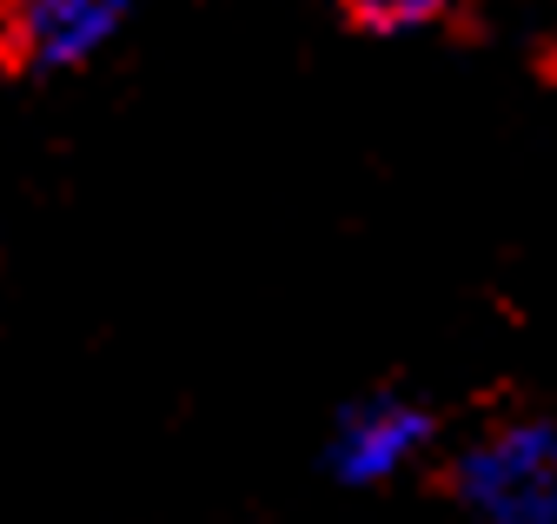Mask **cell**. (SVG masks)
<instances>
[{"instance_id":"1","label":"cell","mask_w":557,"mask_h":524,"mask_svg":"<svg viewBox=\"0 0 557 524\" xmlns=\"http://www.w3.org/2000/svg\"><path fill=\"white\" fill-rule=\"evenodd\" d=\"M451 491L471 524H557V412L478 432L451 465Z\"/></svg>"},{"instance_id":"3","label":"cell","mask_w":557,"mask_h":524,"mask_svg":"<svg viewBox=\"0 0 557 524\" xmlns=\"http://www.w3.org/2000/svg\"><path fill=\"white\" fill-rule=\"evenodd\" d=\"M432 451V412L405 391H366L325 432V472L345 491H379Z\"/></svg>"},{"instance_id":"4","label":"cell","mask_w":557,"mask_h":524,"mask_svg":"<svg viewBox=\"0 0 557 524\" xmlns=\"http://www.w3.org/2000/svg\"><path fill=\"white\" fill-rule=\"evenodd\" d=\"M345 21L359 34H379V40H405V34H425V27H445L458 14V0H338Z\"/></svg>"},{"instance_id":"2","label":"cell","mask_w":557,"mask_h":524,"mask_svg":"<svg viewBox=\"0 0 557 524\" xmlns=\"http://www.w3.org/2000/svg\"><path fill=\"white\" fill-rule=\"evenodd\" d=\"M139 0H8L0 8V47L21 74H81L133 27Z\"/></svg>"}]
</instances>
